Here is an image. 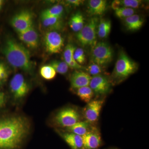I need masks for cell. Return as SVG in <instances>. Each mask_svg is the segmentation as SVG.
<instances>
[{"label": "cell", "mask_w": 149, "mask_h": 149, "mask_svg": "<svg viewBox=\"0 0 149 149\" xmlns=\"http://www.w3.org/2000/svg\"><path fill=\"white\" fill-rule=\"evenodd\" d=\"M29 124L21 116L0 119V149H17L29 133Z\"/></svg>", "instance_id": "6da1fadb"}, {"label": "cell", "mask_w": 149, "mask_h": 149, "mask_svg": "<svg viewBox=\"0 0 149 149\" xmlns=\"http://www.w3.org/2000/svg\"><path fill=\"white\" fill-rule=\"evenodd\" d=\"M2 52L12 66L31 73L33 64L29 50L13 38H8L5 42Z\"/></svg>", "instance_id": "7a4b0ae2"}, {"label": "cell", "mask_w": 149, "mask_h": 149, "mask_svg": "<svg viewBox=\"0 0 149 149\" xmlns=\"http://www.w3.org/2000/svg\"><path fill=\"white\" fill-rule=\"evenodd\" d=\"M138 69V64L129 57L125 52H119L112 77L116 82H121L135 73Z\"/></svg>", "instance_id": "3957f363"}, {"label": "cell", "mask_w": 149, "mask_h": 149, "mask_svg": "<svg viewBox=\"0 0 149 149\" xmlns=\"http://www.w3.org/2000/svg\"><path fill=\"white\" fill-rule=\"evenodd\" d=\"M99 19L97 17H92L77 32L76 38L79 44L83 47L93 48L97 43V28Z\"/></svg>", "instance_id": "277c9868"}, {"label": "cell", "mask_w": 149, "mask_h": 149, "mask_svg": "<svg viewBox=\"0 0 149 149\" xmlns=\"http://www.w3.org/2000/svg\"><path fill=\"white\" fill-rule=\"evenodd\" d=\"M113 52L108 43L100 42L92 48L91 62L102 67L107 66L113 59Z\"/></svg>", "instance_id": "5b68a950"}, {"label": "cell", "mask_w": 149, "mask_h": 149, "mask_svg": "<svg viewBox=\"0 0 149 149\" xmlns=\"http://www.w3.org/2000/svg\"><path fill=\"white\" fill-rule=\"evenodd\" d=\"M33 14L28 10H22L11 19L12 26L17 33L23 32L34 26Z\"/></svg>", "instance_id": "8992f818"}, {"label": "cell", "mask_w": 149, "mask_h": 149, "mask_svg": "<svg viewBox=\"0 0 149 149\" xmlns=\"http://www.w3.org/2000/svg\"><path fill=\"white\" fill-rule=\"evenodd\" d=\"M44 44L46 52L51 54L61 52L64 46V39L61 35L56 31H48L45 34Z\"/></svg>", "instance_id": "52a82bcc"}, {"label": "cell", "mask_w": 149, "mask_h": 149, "mask_svg": "<svg viewBox=\"0 0 149 149\" xmlns=\"http://www.w3.org/2000/svg\"><path fill=\"white\" fill-rule=\"evenodd\" d=\"M80 120L79 113L72 108H66L61 110L55 117V120L58 125L67 128L74 125Z\"/></svg>", "instance_id": "ba28073f"}, {"label": "cell", "mask_w": 149, "mask_h": 149, "mask_svg": "<svg viewBox=\"0 0 149 149\" xmlns=\"http://www.w3.org/2000/svg\"><path fill=\"white\" fill-rule=\"evenodd\" d=\"M10 88L14 98L19 100L25 97L29 92V85L23 75L20 73L15 74L10 83Z\"/></svg>", "instance_id": "9c48e42d"}, {"label": "cell", "mask_w": 149, "mask_h": 149, "mask_svg": "<svg viewBox=\"0 0 149 149\" xmlns=\"http://www.w3.org/2000/svg\"><path fill=\"white\" fill-rule=\"evenodd\" d=\"M89 86L94 93L97 95H105L110 91L111 82L103 74L92 77Z\"/></svg>", "instance_id": "30bf717a"}, {"label": "cell", "mask_w": 149, "mask_h": 149, "mask_svg": "<svg viewBox=\"0 0 149 149\" xmlns=\"http://www.w3.org/2000/svg\"><path fill=\"white\" fill-rule=\"evenodd\" d=\"M103 104V101L95 100L88 103L84 109V115L86 121L89 123L96 122L98 119Z\"/></svg>", "instance_id": "8fae6325"}, {"label": "cell", "mask_w": 149, "mask_h": 149, "mask_svg": "<svg viewBox=\"0 0 149 149\" xmlns=\"http://www.w3.org/2000/svg\"><path fill=\"white\" fill-rule=\"evenodd\" d=\"M17 34L19 40L28 48L35 49L38 47L39 45V35L34 26Z\"/></svg>", "instance_id": "7c38bea8"}, {"label": "cell", "mask_w": 149, "mask_h": 149, "mask_svg": "<svg viewBox=\"0 0 149 149\" xmlns=\"http://www.w3.org/2000/svg\"><path fill=\"white\" fill-rule=\"evenodd\" d=\"M92 77L87 72L76 70L71 74L70 78V85L73 89L89 86Z\"/></svg>", "instance_id": "4fadbf2b"}, {"label": "cell", "mask_w": 149, "mask_h": 149, "mask_svg": "<svg viewBox=\"0 0 149 149\" xmlns=\"http://www.w3.org/2000/svg\"><path fill=\"white\" fill-rule=\"evenodd\" d=\"M82 137L83 141V149H95L100 146L101 138L97 130L94 129L89 130Z\"/></svg>", "instance_id": "5bb4252c"}, {"label": "cell", "mask_w": 149, "mask_h": 149, "mask_svg": "<svg viewBox=\"0 0 149 149\" xmlns=\"http://www.w3.org/2000/svg\"><path fill=\"white\" fill-rule=\"evenodd\" d=\"M107 1L105 0H90L88 1L87 13L91 16H101L107 9Z\"/></svg>", "instance_id": "9a60e30c"}, {"label": "cell", "mask_w": 149, "mask_h": 149, "mask_svg": "<svg viewBox=\"0 0 149 149\" xmlns=\"http://www.w3.org/2000/svg\"><path fill=\"white\" fill-rule=\"evenodd\" d=\"M41 19L43 27L48 31L58 32L64 28L62 17H41Z\"/></svg>", "instance_id": "2e32d148"}, {"label": "cell", "mask_w": 149, "mask_h": 149, "mask_svg": "<svg viewBox=\"0 0 149 149\" xmlns=\"http://www.w3.org/2000/svg\"><path fill=\"white\" fill-rule=\"evenodd\" d=\"M124 26L128 31L131 32L138 31L143 25V18L138 14L133 15L123 19Z\"/></svg>", "instance_id": "e0dca14e"}, {"label": "cell", "mask_w": 149, "mask_h": 149, "mask_svg": "<svg viewBox=\"0 0 149 149\" xmlns=\"http://www.w3.org/2000/svg\"><path fill=\"white\" fill-rule=\"evenodd\" d=\"M63 138L72 149L83 148V141L82 136L72 133H64Z\"/></svg>", "instance_id": "ac0fdd59"}, {"label": "cell", "mask_w": 149, "mask_h": 149, "mask_svg": "<svg viewBox=\"0 0 149 149\" xmlns=\"http://www.w3.org/2000/svg\"><path fill=\"white\" fill-rule=\"evenodd\" d=\"M111 21L109 19L102 18L99 19L97 28V36L100 39H106L111 31Z\"/></svg>", "instance_id": "d6986e66"}, {"label": "cell", "mask_w": 149, "mask_h": 149, "mask_svg": "<svg viewBox=\"0 0 149 149\" xmlns=\"http://www.w3.org/2000/svg\"><path fill=\"white\" fill-rule=\"evenodd\" d=\"M69 27L72 31L78 32L85 25V18L80 12L72 15L68 22Z\"/></svg>", "instance_id": "ffe728a7"}, {"label": "cell", "mask_w": 149, "mask_h": 149, "mask_svg": "<svg viewBox=\"0 0 149 149\" xmlns=\"http://www.w3.org/2000/svg\"><path fill=\"white\" fill-rule=\"evenodd\" d=\"M90 123L87 121H79L74 125L67 128L70 133L81 136H84L89 131Z\"/></svg>", "instance_id": "44dd1931"}, {"label": "cell", "mask_w": 149, "mask_h": 149, "mask_svg": "<svg viewBox=\"0 0 149 149\" xmlns=\"http://www.w3.org/2000/svg\"><path fill=\"white\" fill-rule=\"evenodd\" d=\"M63 13L64 8L63 6L61 4H56L43 11L41 13V17H62Z\"/></svg>", "instance_id": "7402d4cb"}, {"label": "cell", "mask_w": 149, "mask_h": 149, "mask_svg": "<svg viewBox=\"0 0 149 149\" xmlns=\"http://www.w3.org/2000/svg\"><path fill=\"white\" fill-rule=\"evenodd\" d=\"M77 95L83 101L88 103L91 101L94 93L91 87L87 86L77 89Z\"/></svg>", "instance_id": "603a6c76"}, {"label": "cell", "mask_w": 149, "mask_h": 149, "mask_svg": "<svg viewBox=\"0 0 149 149\" xmlns=\"http://www.w3.org/2000/svg\"><path fill=\"white\" fill-rule=\"evenodd\" d=\"M40 74L46 80H53L56 75V72L53 68L49 65L42 66L40 70Z\"/></svg>", "instance_id": "cb8c5ba5"}, {"label": "cell", "mask_w": 149, "mask_h": 149, "mask_svg": "<svg viewBox=\"0 0 149 149\" xmlns=\"http://www.w3.org/2000/svg\"><path fill=\"white\" fill-rule=\"evenodd\" d=\"M49 65L52 67L56 72L62 74H66L69 67L65 61L54 60L52 61Z\"/></svg>", "instance_id": "d4e9b609"}, {"label": "cell", "mask_w": 149, "mask_h": 149, "mask_svg": "<svg viewBox=\"0 0 149 149\" xmlns=\"http://www.w3.org/2000/svg\"><path fill=\"white\" fill-rule=\"evenodd\" d=\"M136 13L135 9L129 8L122 7L115 10V15L118 18L124 19L132 16Z\"/></svg>", "instance_id": "484cf974"}, {"label": "cell", "mask_w": 149, "mask_h": 149, "mask_svg": "<svg viewBox=\"0 0 149 149\" xmlns=\"http://www.w3.org/2000/svg\"><path fill=\"white\" fill-rule=\"evenodd\" d=\"M76 47L71 44H68L65 48L63 56L64 61L68 64L73 59V56Z\"/></svg>", "instance_id": "4316f807"}, {"label": "cell", "mask_w": 149, "mask_h": 149, "mask_svg": "<svg viewBox=\"0 0 149 149\" xmlns=\"http://www.w3.org/2000/svg\"><path fill=\"white\" fill-rule=\"evenodd\" d=\"M103 67L96 64L94 63L91 62V63L89 65L88 67L86 68L87 72L90 75H93V76L101 74L103 72Z\"/></svg>", "instance_id": "83f0119b"}, {"label": "cell", "mask_w": 149, "mask_h": 149, "mask_svg": "<svg viewBox=\"0 0 149 149\" xmlns=\"http://www.w3.org/2000/svg\"><path fill=\"white\" fill-rule=\"evenodd\" d=\"M73 59L78 64H84L86 62V57L84 50L81 48L75 49L73 56Z\"/></svg>", "instance_id": "f1b7e54d"}, {"label": "cell", "mask_w": 149, "mask_h": 149, "mask_svg": "<svg viewBox=\"0 0 149 149\" xmlns=\"http://www.w3.org/2000/svg\"><path fill=\"white\" fill-rule=\"evenodd\" d=\"M120 1L121 7H124L133 9L141 7L143 3L140 0H122Z\"/></svg>", "instance_id": "f546056e"}, {"label": "cell", "mask_w": 149, "mask_h": 149, "mask_svg": "<svg viewBox=\"0 0 149 149\" xmlns=\"http://www.w3.org/2000/svg\"><path fill=\"white\" fill-rule=\"evenodd\" d=\"M9 75V70L3 63L0 62V85L6 81Z\"/></svg>", "instance_id": "4dcf8cb0"}, {"label": "cell", "mask_w": 149, "mask_h": 149, "mask_svg": "<svg viewBox=\"0 0 149 149\" xmlns=\"http://www.w3.org/2000/svg\"><path fill=\"white\" fill-rule=\"evenodd\" d=\"M84 2V1L81 0H67L65 1V3L67 4L74 7L79 6L83 4Z\"/></svg>", "instance_id": "1f68e13d"}, {"label": "cell", "mask_w": 149, "mask_h": 149, "mask_svg": "<svg viewBox=\"0 0 149 149\" xmlns=\"http://www.w3.org/2000/svg\"><path fill=\"white\" fill-rule=\"evenodd\" d=\"M68 65L70 68H72V69L77 70H80L84 68V67H83L82 65L78 64L77 62L74 60V59L72 60V61L69 64H68Z\"/></svg>", "instance_id": "d6a6232c"}, {"label": "cell", "mask_w": 149, "mask_h": 149, "mask_svg": "<svg viewBox=\"0 0 149 149\" xmlns=\"http://www.w3.org/2000/svg\"><path fill=\"white\" fill-rule=\"evenodd\" d=\"M111 7L114 10H116L118 9L121 7L120 1H119V0L113 1L112 3Z\"/></svg>", "instance_id": "836d02e7"}, {"label": "cell", "mask_w": 149, "mask_h": 149, "mask_svg": "<svg viewBox=\"0 0 149 149\" xmlns=\"http://www.w3.org/2000/svg\"><path fill=\"white\" fill-rule=\"evenodd\" d=\"M6 102V97L5 94L2 92H0V108L3 106Z\"/></svg>", "instance_id": "e575fe53"}, {"label": "cell", "mask_w": 149, "mask_h": 149, "mask_svg": "<svg viewBox=\"0 0 149 149\" xmlns=\"http://www.w3.org/2000/svg\"><path fill=\"white\" fill-rule=\"evenodd\" d=\"M3 4V1L1 0H0V10Z\"/></svg>", "instance_id": "d590c367"}]
</instances>
